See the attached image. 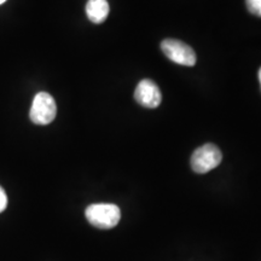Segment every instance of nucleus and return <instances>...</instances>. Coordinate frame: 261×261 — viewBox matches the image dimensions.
I'll return each instance as SVG.
<instances>
[{
    "label": "nucleus",
    "instance_id": "1",
    "mask_svg": "<svg viewBox=\"0 0 261 261\" xmlns=\"http://www.w3.org/2000/svg\"><path fill=\"white\" fill-rule=\"evenodd\" d=\"M85 215L91 225L102 230L115 227L121 219L120 208L112 203L91 204L85 211Z\"/></svg>",
    "mask_w": 261,
    "mask_h": 261
},
{
    "label": "nucleus",
    "instance_id": "2",
    "mask_svg": "<svg viewBox=\"0 0 261 261\" xmlns=\"http://www.w3.org/2000/svg\"><path fill=\"white\" fill-rule=\"evenodd\" d=\"M223 154L217 145L204 144L196 149L191 156L190 165L192 171L198 174H204L220 165Z\"/></svg>",
    "mask_w": 261,
    "mask_h": 261
},
{
    "label": "nucleus",
    "instance_id": "3",
    "mask_svg": "<svg viewBox=\"0 0 261 261\" xmlns=\"http://www.w3.org/2000/svg\"><path fill=\"white\" fill-rule=\"evenodd\" d=\"M57 114V106L54 97L47 92H39L33 99L31 108V120L35 125H48L55 120Z\"/></svg>",
    "mask_w": 261,
    "mask_h": 261
},
{
    "label": "nucleus",
    "instance_id": "4",
    "mask_svg": "<svg viewBox=\"0 0 261 261\" xmlns=\"http://www.w3.org/2000/svg\"><path fill=\"white\" fill-rule=\"evenodd\" d=\"M161 50L168 60L180 65L192 67L196 64L197 57L195 51L185 42L175 39H166L161 42Z\"/></svg>",
    "mask_w": 261,
    "mask_h": 261
},
{
    "label": "nucleus",
    "instance_id": "5",
    "mask_svg": "<svg viewBox=\"0 0 261 261\" xmlns=\"http://www.w3.org/2000/svg\"><path fill=\"white\" fill-rule=\"evenodd\" d=\"M135 98L140 106L149 108V109L158 108L162 100L161 91H160L159 86L154 81L148 79L142 80L137 85Z\"/></svg>",
    "mask_w": 261,
    "mask_h": 261
},
{
    "label": "nucleus",
    "instance_id": "6",
    "mask_svg": "<svg viewBox=\"0 0 261 261\" xmlns=\"http://www.w3.org/2000/svg\"><path fill=\"white\" fill-rule=\"evenodd\" d=\"M109 11V3L107 0H89L86 4V15L92 23H103Z\"/></svg>",
    "mask_w": 261,
    "mask_h": 261
},
{
    "label": "nucleus",
    "instance_id": "7",
    "mask_svg": "<svg viewBox=\"0 0 261 261\" xmlns=\"http://www.w3.org/2000/svg\"><path fill=\"white\" fill-rule=\"evenodd\" d=\"M246 5L250 14L261 17V0H246Z\"/></svg>",
    "mask_w": 261,
    "mask_h": 261
},
{
    "label": "nucleus",
    "instance_id": "8",
    "mask_svg": "<svg viewBox=\"0 0 261 261\" xmlns=\"http://www.w3.org/2000/svg\"><path fill=\"white\" fill-rule=\"evenodd\" d=\"M6 205H8V196H6L4 189L0 187V213L5 211Z\"/></svg>",
    "mask_w": 261,
    "mask_h": 261
},
{
    "label": "nucleus",
    "instance_id": "9",
    "mask_svg": "<svg viewBox=\"0 0 261 261\" xmlns=\"http://www.w3.org/2000/svg\"><path fill=\"white\" fill-rule=\"evenodd\" d=\"M259 81H260V86H261V68L259 69Z\"/></svg>",
    "mask_w": 261,
    "mask_h": 261
},
{
    "label": "nucleus",
    "instance_id": "10",
    "mask_svg": "<svg viewBox=\"0 0 261 261\" xmlns=\"http://www.w3.org/2000/svg\"><path fill=\"white\" fill-rule=\"evenodd\" d=\"M5 2H6V0H0V5H2L3 3H5Z\"/></svg>",
    "mask_w": 261,
    "mask_h": 261
}]
</instances>
